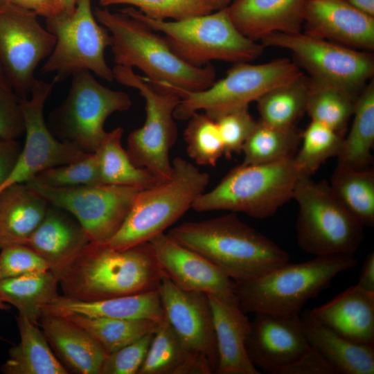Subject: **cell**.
<instances>
[{
  "label": "cell",
  "instance_id": "35",
  "mask_svg": "<svg viewBox=\"0 0 374 374\" xmlns=\"http://www.w3.org/2000/svg\"><path fill=\"white\" fill-rule=\"evenodd\" d=\"M310 79L304 74L275 87L257 100L260 121L278 127L295 126L305 112Z\"/></svg>",
  "mask_w": 374,
  "mask_h": 374
},
{
  "label": "cell",
  "instance_id": "22",
  "mask_svg": "<svg viewBox=\"0 0 374 374\" xmlns=\"http://www.w3.org/2000/svg\"><path fill=\"white\" fill-rule=\"evenodd\" d=\"M308 0H233L230 19L246 37L261 40L273 33L301 32Z\"/></svg>",
  "mask_w": 374,
  "mask_h": 374
},
{
  "label": "cell",
  "instance_id": "14",
  "mask_svg": "<svg viewBox=\"0 0 374 374\" xmlns=\"http://www.w3.org/2000/svg\"><path fill=\"white\" fill-rule=\"evenodd\" d=\"M49 204L72 215L89 242L107 244L125 221L138 193L135 187L98 184L69 188L44 185L34 178L25 183Z\"/></svg>",
  "mask_w": 374,
  "mask_h": 374
},
{
  "label": "cell",
  "instance_id": "30",
  "mask_svg": "<svg viewBox=\"0 0 374 374\" xmlns=\"http://www.w3.org/2000/svg\"><path fill=\"white\" fill-rule=\"evenodd\" d=\"M210 366L188 350L166 319L159 323L137 374H211Z\"/></svg>",
  "mask_w": 374,
  "mask_h": 374
},
{
  "label": "cell",
  "instance_id": "33",
  "mask_svg": "<svg viewBox=\"0 0 374 374\" xmlns=\"http://www.w3.org/2000/svg\"><path fill=\"white\" fill-rule=\"evenodd\" d=\"M123 130L118 127L107 135L96 155L100 179L103 184L146 189L163 182L144 168L135 166L121 143Z\"/></svg>",
  "mask_w": 374,
  "mask_h": 374
},
{
  "label": "cell",
  "instance_id": "55",
  "mask_svg": "<svg viewBox=\"0 0 374 374\" xmlns=\"http://www.w3.org/2000/svg\"><path fill=\"white\" fill-rule=\"evenodd\" d=\"M10 309V305L0 299V310L8 311Z\"/></svg>",
  "mask_w": 374,
  "mask_h": 374
},
{
  "label": "cell",
  "instance_id": "49",
  "mask_svg": "<svg viewBox=\"0 0 374 374\" xmlns=\"http://www.w3.org/2000/svg\"><path fill=\"white\" fill-rule=\"evenodd\" d=\"M5 3L31 11L45 19L57 15L56 0H5Z\"/></svg>",
  "mask_w": 374,
  "mask_h": 374
},
{
  "label": "cell",
  "instance_id": "53",
  "mask_svg": "<svg viewBox=\"0 0 374 374\" xmlns=\"http://www.w3.org/2000/svg\"><path fill=\"white\" fill-rule=\"evenodd\" d=\"M212 12L226 8L233 0H204Z\"/></svg>",
  "mask_w": 374,
  "mask_h": 374
},
{
  "label": "cell",
  "instance_id": "40",
  "mask_svg": "<svg viewBox=\"0 0 374 374\" xmlns=\"http://www.w3.org/2000/svg\"><path fill=\"white\" fill-rule=\"evenodd\" d=\"M187 121L184 139L188 156L198 165L215 166L224 148L215 120L205 113H194Z\"/></svg>",
  "mask_w": 374,
  "mask_h": 374
},
{
  "label": "cell",
  "instance_id": "17",
  "mask_svg": "<svg viewBox=\"0 0 374 374\" xmlns=\"http://www.w3.org/2000/svg\"><path fill=\"white\" fill-rule=\"evenodd\" d=\"M166 319L186 348L215 373L219 361L213 317L206 294L184 290L163 276L158 289Z\"/></svg>",
  "mask_w": 374,
  "mask_h": 374
},
{
  "label": "cell",
  "instance_id": "42",
  "mask_svg": "<svg viewBox=\"0 0 374 374\" xmlns=\"http://www.w3.org/2000/svg\"><path fill=\"white\" fill-rule=\"evenodd\" d=\"M34 179L44 185L56 188L103 184L95 153L73 163L44 170Z\"/></svg>",
  "mask_w": 374,
  "mask_h": 374
},
{
  "label": "cell",
  "instance_id": "38",
  "mask_svg": "<svg viewBox=\"0 0 374 374\" xmlns=\"http://www.w3.org/2000/svg\"><path fill=\"white\" fill-rule=\"evenodd\" d=\"M354 104V100L339 89L310 79L305 112L312 121L323 123L344 136Z\"/></svg>",
  "mask_w": 374,
  "mask_h": 374
},
{
  "label": "cell",
  "instance_id": "4",
  "mask_svg": "<svg viewBox=\"0 0 374 374\" xmlns=\"http://www.w3.org/2000/svg\"><path fill=\"white\" fill-rule=\"evenodd\" d=\"M354 256H318L286 263L253 280L235 283V294L245 313L300 314L304 305L327 289L340 273L355 267Z\"/></svg>",
  "mask_w": 374,
  "mask_h": 374
},
{
  "label": "cell",
  "instance_id": "46",
  "mask_svg": "<svg viewBox=\"0 0 374 374\" xmlns=\"http://www.w3.org/2000/svg\"><path fill=\"white\" fill-rule=\"evenodd\" d=\"M26 124L20 97L12 89L0 92V139H15L25 134Z\"/></svg>",
  "mask_w": 374,
  "mask_h": 374
},
{
  "label": "cell",
  "instance_id": "44",
  "mask_svg": "<svg viewBox=\"0 0 374 374\" xmlns=\"http://www.w3.org/2000/svg\"><path fill=\"white\" fill-rule=\"evenodd\" d=\"M48 263L25 244H13L1 249L0 279L45 271Z\"/></svg>",
  "mask_w": 374,
  "mask_h": 374
},
{
  "label": "cell",
  "instance_id": "12",
  "mask_svg": "<svg viewBox=\"0 0 374 374\" xmlns=\"http://www.w3.org/2000/svg\"><path fill=\"white\" fill-rule=\"evenodd\" d=\"M46 19V28L55 37L54 48L41 71L56 73L58 80L81 70L112 82L114 75L105 57L112 44L107 29L96 19L91 0H78L71 13H62Z\"/></svg>",
  "mask_w": 374,
  "mask_h": 374
},
{
  "label": "cell",
  "instance_id": "32",
  "mask_svg": "<svg viewBox=\"0 0 374 374\" xmlns=\"http://www.w3.org/2000/svg\"><path fill=\"white\" fill-rule=\"evenodd\" d=\"M353 120L343 138L337 163L354 169L371 167L374 144V82L370 81L355 101Z\"/></svg>",
  "mask_w": 374,
  "mask_h": 374
},
{
  "label": "cell",
  "instance_id": "8",
  "mask_svg": "<svg viewBox=\"0 0 374 374\" xmlns=\"http://www.w3.org/2000/svg\"><path fill=\"white\" fill-rule=\"evenodd\" d=\"M292 199L298 205L296 229L302 251L315 256H354L364 239L365 226L340 201L329 183L302 176Z\"/></svg>",
  "mask_w": 374,
  "mask_h": 374
},
{
  "label": "cell",
  "instance_id": "3",
  "mask_svg": "<svg viewBox=\"0 0 374 374\" xmlns=\"http://www.w3.org/2000/svg\"><path fill=\"white\" fill-rule=\"evenodd\" d=\"M93 14L112 37L115 65L136 67L151 83L167 82L190 91H203L215 81V69L211 64L194 66L186 63L163 36L138 18L107 8L96 7Z\"/></svg>",
  "mask_w": 374,
  "mask_h": 374
},
{
  "label": "cell",
  "instance_id": "28",
  "mask_svg": "<svg viewBox=\"0 0 374 374\" xmlns=\"http://www.w3.org/2000/svg\"><path fill=\"white\" fill-rule=\"evenodd\" d=\"M49 204L25 183L0 191V249L25 244L44 219Z\"/></svg>",
  "mask_w": 374,
  "mask_h": 374
},
{
  "label": "cell",
  "instance_id": "34",
  "mask_svg": "<svg viewBox=\"0 0 374 374\" xmlns=\"http://www.w3.org/2000/svg\"><path fill=\"white\" fill-rule=\"evenodd\" d=\"M330 186L344 206L364 226H374V170L337 164Z\"/></svg>",
  "mask_w": 374,
  "mask_h": 374
},
{
  "label": "cell",
  "instance_id": "20",
  "mask_svg": "<svg viewBox=\"0 0 374 374\" xmlns=\"http://www.w3.org/2000/svg\"><path fill=\"white\" fill-rule=\"evenodd\" d=\"M305 33L361 51L374 48V17L347 0H308Z\"/></svg>",
  "mask_w": 374,
  "mask_h": 374
},
{
  "label": "cell",
  "instance_id": "9",
  "mask_svg": "<svg viewBox=\"0 0 374 374\" xmlns=\"http://www.w3.org/2000/svg\"><path fill=\"white\" fill-rule=\"evenodd\" d=\"M303 74L296 62L280 58L260 64L235 63L224 78L201 91L184 90L163 82L152 84L180 97L174 111L175 119L187 121L194 113L203 110L215 120L225 112L248 107L272 89Z\"/></svg>",
  "mask_w": 374,
  "mask_h": 374
},
{
  "label": "cell",
  "instance_id": "21",
  "mask_svg": "<svg viewBox=\"0 0 374 374\" xmlns=\"http://www.w3.org/2000/svg\"><path fill=\"white\" fill-rule=\"evenodd\" d=\"M213 317L218 365L215 374H259L250 362L246 340L251 321L236 296L224 298L207 294Z\"/></svg>",
  "mask_w": 374,
  "mask_h": 374
},
{
  "label": "cell",
  "instance_id": "7",
  "mask_svg": "<svg viewBox=\"0 0 374 374\" xmlns=\"http://www.w3.org/2000/svg\"><path fill=\"white\" fill-rule=\"evenodd\" d=\"M294 157L235 167L212 190L199 195L192 208L197 212H240L258 219L273 215L292 199L295 186L303 176Z\"/></svg>",
  "mask_w": 374,
  "mask_h": 374
},
{
  "label": "cell",
  "instance_id": "31",
  "mask_svg": "<svg viewBox=\"0 0 374 374\" xmlns=\"http://www.w3.org/2000/svg\"><path fill=\"white\" fill-rule=\"evenodd\" d=\"M59 278L51 270L0 279V299L38 325L44 306L55 300Z\"/></svg>",
  "mask_w": 374,
  "mask_h": 374
},
{
  "label": "cell",
  "instance_id": "56",
  "mask_svg": "<svg viewBox=\"0 0 374 374\" xmlns=\"http://www.w3.org/2000/svg\"><path fill=\"white\" fill-rule=\"evenodd\" d=\"M3 3H5V0H0V4Z\"/></svg>",
  "mask_w": 374,
  "mask_h": 374
},
{
  "label": "cell",
  "instance_id": "18",
  "mask_svg": "<svg viewBox=\"0 0 374 374\" xmlns=\"http://www.w3.org/2000/svg\"><path fill=\"white\" fill-rule=\"evenodd\" d=\"M310 348L300 314L255 313L250 323L246 350L250 362L258 370L278 374Z\"/></svg>",
  "mask_w": 374,
  "mask_h": 374
},
{
  "label": "cell",
  "instance_id": "15",
  "mask_svg": "<svg viewBox=\"0 0 374 374\" xmlns=\"http://www.w3.org/2000/svg\"><path fill=\"white\" fill-rule=\"evenodd\" d=\"M55 44V37L41 25L34 12L0 4V64L20 98L30 95L37 80L35 71Z\"/></svg>",
  "mask_w": 374,
  "mask_h": 374
},
{
  "label": "cell",
  "instance_id": "29",
  "mask_svg": "<svg viewBox=\"0 0 374 374\" xmlns=\"http://www.w3.org/2000/svg\"><path fill=\"white\" fill-rule=\"evenodd\" d=\"M17 323L20 341L8 351L1 365L4 374H68V371L53 352L39 326L18 314Z\"/></svg>",
  "mask_w": 374,
  "mask_h": 374
},
{
  "label": "cell",
  "instance_id": "24",
  "mask_svg": "<svg viewBox=\"0 0 374 374\" xmlns=\"http://www.w3.org/2000/svg\"><path fill=\"white\" fill-rule=\"evenodd\" d=\"M38 326L69 373L100 374L107 353L84 329L55 314H43Z\"/></svg>",
  "mask_w": 374,
  "mask_h": 374
},
{
  "label": "cell",
  "instance_id": "48",
  "mask_svg": "<svg viewBox=\"0 0 374 374\" xmlns=\"http://www.w3.org/2000/svg\"><path fill=\"white\" fill-rule=\"evenodd\" d=\"M21 149L20 144L15 139H0V187L13 170Z\"/></svg>",
  "mask_w": 374,
  "mask_h": 374
},
{
  "label": "cell",
  "instance_id": "47",
  "mask_svg": "<svg viewBox=\"0 0 374 374\" xmlns=\"http://www.w3.org/2000/svg\"><path fill=\"white\" fill-rule=\"evenodd\" d=\"M278 374H337L333 368L315 349H310Z\"/></svg>",
  "mask_w": 374,
  "mask_h": 374
},
{
  "label": "cell",
  "instance_id": "27",
  "mask_svg": "<svg viewBox=\"0 0 374 374\" xmlns=\"http://www.w3.org/2000/svg\"><path fill=\"white\" fill-rule=\"evenodd\" d=\"M300 317L308 344L337 374L374 373V344H361L344 337L317 321L308 310Z\"/></svg>",
  "mask_w": 374,
  "mask_h": 374
},
{
  "label": "cell",
  "instance_id": "41",
  "mask_svg": "<svg viewBox=\"0 0 374 374\" xmlns=\"http://www.w3.org/2000/svg\"><path fill=\"white\" fill-rule=\"evenodd\" d=\"M103 7L133 6L145 16L157 20H181L212 12L204 0H98Z\"/></svg>",
  "mask_w": 374,
  "mask_h": 374
},
{
  "label": "cell",
  "instance_id": "1",
  "mask_svg": "<svg viewBox=\"0 0 374 374\" xmlns=\"http://www.w3.org/2000/svg\"><path fill=\"white\" fill-rule=\"evenodd\" d=\"M163 276L149 242L122 250L89 242L61 272L59 285L65 296L93 301L157 290Z\"/></svg>",
  "mask_w": 374,
  "mask_h": 374
},
{
  "label": "cell",
  "instance_id": "51",
  "mask_svg": "<svg viewBox=\"0 0 374 374\" xmlns=\"http://www.w3.org/2000/svg\"><path fill=\"white\" fill-rule=\"evenodd\" d=\"M354 8L374 17V0H347Z\"/></svg>",
  "mask_w": 374,
  "mask_h": 374
},
{
  "label": "cell",
  "instance_id": "19",
  "mask_svg": "<svg viewBox=\"0 0 374 374\" xmlns=\"http://www.w3.org/2000/svg\"><path fill=\"white\" fill-rule=\"evenodd\" d=\"M165 276L179 288L235 297V283L207 258L161 233L149 241Z\"/></svg>",
  "mask_w": 374,
  "mask_h": 374
},
{
  "label": "cell",
  "instance_id": "50",
  "mask_svg": "<svg viewBox=\"0 0 374 374\" xmlns=\"http://www.w3.org/2000/svg\"><path fill=\"white\" fill-rule=\"evenodd\" d=\"M362 290L374 293V251L365 258L356 285Z\"/></svg>",
  "mask_w": 374,
  "mask_h": 374
},
{
  "label": "cell",
  "instance_id": "16",
  "mask_svg": "<svg viewBox=\"0 0 374 374\" xmlns=\"http://www.w3.org/2000/svg\"><path fill=\"white\" fill-rule=\"evenodd\" d=\"M57 82L55 77L51 82L36 80L30 98H20L26 124L25 145L0 191L14 184L26 183L44 170L80 161L89 154L70 143L57 139L45 122L44 107Z\"/></svg>",
  "mask_w": 374,
  "mask_h": 374
},
{
  "label": "cell",
  "instance_id": "37",
  "mask_svg": "<svg viewBox=\"0 0 374 374\" xmlns=\"http://www.w3.org/2000/svg\"><path fill=\"white\" fill-rule=\"evenodd\" d=\"M62 316L84 329L102 346L107 355L154 333L161 322L148 319L93 317L76 314Z\"/></svg>",
  "mask_w": 374,
  "mask_h": 374
},
{
  "label": "cell",
  "instance_id": "23",
  "mask_svg": "<svg viewBox=\"0 0 374 374\" xmlns=\"http://www.w3.org/2000/svg\"><path fill=\"white\" fill-rule=\"evenodd\" d=\"M89 242L86 233L72 215L50 204L26 245L44 258L59 278Z\"/></svg>",
  "mask_w": 374,
  "mask_h": 374
},
{
  "label": "cell",
  "instance_id": "45",
  "mask_svg": "<svg viewBox=\"0 0 374 374\" xmlns=\"http://www.w3.org/2000/svg\"><path fill=\"white\" fill-rule=\"evenodd\" d=\"M154 333L108 354L100 374H137L146 357Z\"/></svg>",
  "mask_w": 374,
  "mask_h": 374
},
{
  "label": "cell",
  "instance_id": "54",
  "mask_svg": "<svg viewBox=\"0 0 374 374\" xmlns=\"http://www.w3.org/2000/svg\"><path fill=\"white\" fill-rule=\"evenodd\" d=\"M8 89L12 88L8 81L3 67L0 64V92Z\"/></svg>",
  "mask_w": 374,
  "mask_h": 374
},
{
  "label": "cell",
  "instance_id": "25",
  "mask_svg": "<svg viewBox=\"0 0 374 374\" xmlns=\"http://www.w3.org/2000/svg\"><path fill=\"white\" fill-rule=\"evenodd\" d=\"M317 321L354 342L374 344V293L353 285L326 303L308 310Z\"/></svg>",
  "mask_w": 374,
  "mask_h": 374
},
{
  "label": "cell",
  "instance_id": "36",
  "mask_svg": "<svg viewBox=\"0 0 374 374\" xmlns=\"http://www.w3.org/2000/svg\"><path fill=\"white\" fill-rule=\"evenodd\" d=\"M301 134L295 126L278 127L258 121L242 147V164L269 163L294 157Z\"/></svg>",
  "mask_w": 374,
  "mask_h": 374
},
{
  "label": "cell",
  "instance_id": "13",
  "mask_svg": "<svg viewBox=\"0 0 374 374\" xmlns=\"http://www.w3.org/2000/svg\"><path fill=\"white\" fill-rule=\"evenodd\" d=\"M132 105L130 96L99 82L91 72L81 70L72 74L69 93L52 119L63 141L87 154L94 153L107 132L105 122L113 113Z\"/></svg>",
  "mask_w": 374,
  "mask_h": 374
},
{
  "label": "cell",
  "instance_id": "6",
  "mask_svg": "<svg viewBox=\"0 0 374 374\" xmlns=\"http://www.w3.org/2000/svg\"><path fill=\"white\" fill-rule=\"evenodd\" d=\"M172 164L170 179L138 193L107 245L122 250L149 242L175 223L205 192L210 180L208 173L180 157L175 158Z\"/></svg>",
  "mask_w": 374,
  "mask_h": 374
},
{
  "label": "cell",
  "instance_id": "43",
  "mask_svg": "<svg viewBox=\"0 0 374 374\" xmlns=\"http://www.w3.org/2000/svg\"><path fill=\"white\" fill-rule=\"evenodd\" d=\"M215 121L222 139L224 154L228 157L242 152L245 141L258 122L250 114L248 107L225 112Z\"/></svg>",
  "mask_w": 374,
  "mask_h": 374
},
{
  "label": "cell",
  "instance_id": "39",
  "mask_svg": "<svg viewBox=\"0 0 374 374\" xmlns=\"http://www.w3.org/2000/svg\"><path fill=\"white\" fill-rule=\"evenodd\" d=\"M344 136L315 121H311L301 134V145L294 157L303 176L312 177L328 159L337 157Z\"/></svg>",
  "mask_w": 374,
  "mask_h": 374
},
{
  "label": "cell",
  "instance_id": "52",
  "mask_svg": "<svg viewBox=\"0 0 374 374\" xmlns=\"http://www.w3.org/2000/svg\"><path fill=\"white\" fill-rule=\"evenodd\" d=\"M78 1V0H56L57 15L62 13H71L75 10Z\"/></svg>",
  "mask_w": 374,
  "mask_h": 374
},
{
  "label": "cell",
  "instance_id": "2",
  "mask_svg": "<svg viewBox=\"0 0 374 374\" xmlns=\"http://www.w3.org/2000/svg\"><path fill=\"white\" fill-rule=\"evenodd\" d=\"M201 254L234 283L259 278L289 262V253L235 214L182 223L167 233Z\"/></svg>",
  "mask_w": 374,
  "mask_h": 374
},
{
  "label": "cell",
  "instance_id": "11",
  "mask_svg": "<svg viewBox=\"0 0 374 374\" xmlns=\"http://www.w3.org/2000/svg\"><path fill=\"white\" fill-rule=\"evenodd\" d=\"M261 44L289 51L317 83L337 89L355 101L374 73L371 53L305 33H273Z\"/></svg>",
  "mask_w": 374,
  "mask_h": 374
},
{
  "label": "cell",
  "instance_id": "26",
  "mask_svg": "<svg viewBox=\"0 0 374 374\" xmlns=\"http://www.w3.org/2000/svg\"><path fill=\"white\" fill-rule=\"evenodd\" d=\"M42 313L156 321L166 319L158 290L93 301H79L60 295L44 307Z\"/></svg>",
  "mask_w": 374,
  "mask_h": 374
},
{
  "label": "cell",
  "instance_id": "5",
  "mask_svg": "<svg viewBox=\"0 0 374 374\" xmlns=\"http://www.w3.org/2000/svg\"><path fill=\"white\" fill-rule=\"evenodd\" d=\"M122 10L161 33L174 53L194 66H204L215 60L250 62L263 51L261 44L246 37L236 28L227 7L176 21L151 19L134 7Z\"/></svg>",
  "mask_w": 374,
  "mask_h": 374
},
{
  "label": "cell",
  "instance_id": "10",
  "mask_svg": "<svg viewBox=\"0 0 374 374\" xmlns=\"http://www.w3.org/2000/svg\"><path fill=\"white\" fill-rule=\"evenodd\" d=\"M114 80L136 89L144 98L146 117L143 125L128 136L126 152L132 163L154 174L160 181L172 177L170 150L177 137L174 111L180 101L175 93L157 88L132 68L115 65Z\"/></svg>",
  "mask_w": 374,
  "mask_h": 374
}]
</instances>
